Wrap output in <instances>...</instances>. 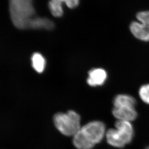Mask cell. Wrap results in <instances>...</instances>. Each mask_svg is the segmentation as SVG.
<instances>
[{
	"label": "cell",
	"mask_w": 149,
	"mask_h": 149,
	"mask_svg": "<svg viewBox=\"0 0 149 149\" xmlns=\"http://www.w3.org/2000/svg\"><path fill=\"white\" fill-rule=\"evenodd\" d=\"M136 99L127 95H118L113 101L114 108L112 109L113 116L117 120L132 122L137 117L135 106Z\"/></svg>",
	"instance_id": "cell-4"
},
{
	"label": "cell",
	"mask_w": 149,
	"mask_h": 149,
	"mask_svg": "<svg viewBox=\"0 0 149 149\" xmlns=\"http://www.w3.org/2000/svg\"><path fill=\"white\" fill-rule=\"evenodd\" d=\"M106 127L100 121H93L82 126L73 136V144L78 149H92L106 135Z\"/></svg>",
	"instance_id": "cell-1"
},
{
	"label": "cell",
	"mask_w": 149,
	"mask_h": 149,
	"mask_svg": "<svg viewBox=\"0 0 149 149\" xmlns=\"http://www.w3.org/2000/svg\"><path fill=\"white\" fill-rule=\"evenodd\" d=\"M146 149H149V147H148V148H147Z\"/></svg>",
	"instance_id": "cell-11"
},
{
	"label": "cell",
	"mask_w": 149,
	"mask_h": 149,
	"mask_svg": "<svg viewBox=\"0 0 149 149\" xmlns=\"http://www.w3.org/2000/svg\"><path fill=\"white\" fill-rule=\"evenodd\" d=\"M32 66L33 69L39 73H41L44 70L46 61L40 53H35L32 57Z\"/></svg>",
	"instance_id": "cell-9"
},
{
	"label": "cell",
	"mask_w": 149,
	"mask_h": 149,
	"mask_svg": "<svg viewBox=\"0 0 149 149\" xmlns=\"http://www.w3.org/2000/svg\"><path fill=\"white\" fill-rule=\"evenodd\" d=\"M9 11L12 22L18 29L31 28L36 17L33 0H9Z\"/></svg>",
	"instance_id": "cell-2"
},
{
	"label": "cell",
	"mask_w": 149,
	"mask_h": 149,
	"mask_svg": "<svg viewBox=\"0 0 149 149\" xmlns=\"http://www.w3.org/2000/svg\"><path fill=\"white\" fill-rule=\"evenodd\" d=\"M107 77V74L105 70L102 68H95L89 71L87 83L91 86L102 85L106 80Z\"/></svg>",
	"instance_id": "cell-8"
},
{
	"label": "cell",
	"mask_w": 149,
	"mask_h": 149,
	"mask_svg": "<svg viewBox=\"0 0 149 149\" xmlns=\"http://www.w3.org/2000/svg\"><path fill=\"white\" fill-rule=\"evenodd\" d=\"M140 22H132L130 29L136 38L144 41H149V11L140 12L136 15Z\"/></svg>",
	"instance_id": "cell-6"
},
{
	"label": "cell",
	"mask_w": 149,
	"mask_h": 149,
	"mask_svg": "<svg viewBox=\"0 0 149 149\" xmlns=\"http://www.w3.org/2000/svg\"><path fill=\"white\" fill-rule=\"evenodd\" d=\"M139 95L144 103L149 104V84L141 87L139 90Z\"/></svg>",
	"instance_id": "cell-10"
},
{
	"label": "cell",
	"mask_w": 149,
	"mask_h": 149,
	"mask_svg": "<svg viewBox=\"0 0 149 149\" xmlns=\"http://www.w3.org/2000/svg\"><path fill=\"white\" fill-rule=\"evenodd\" d=\"M115 128L109 129L106 134L108 143L117 148H122L132 141L134 130L131 122L117 120Z\"/></svg>",
	"instance_id": "cell-3"
},
{
	"label": "cell",
	"mask_w": 149,
	"mask_h": 149,
	"mask_svg": "<svg viewBox=\"0 0 149 149\" xmlns=\"http://www.w3.org/2000/svg\"><path fill=\"white\" fill-rule=\"evenodd\" d=\"M53 120L57 129L66 136H74L81 127L80 116L73 111L57 113Z\"/></svg>",
	"instance_id": "cell-5"
},
{
	"label": "cell",
	"mask_w": 149,
	"mask_h": 149,
	"mask_svg": "<svg viewBox=\"0 0 149 149\" xmlns=\"http://www.w3.org/2000/svg\"><path fill=\"white\" fill-rule=\"evenodd\" d=\"M79 0H50L49 7L51 13L55 17H61L63 15L62 7L63 3H65L70 8H74L79 5Z\"/></svg>",
	"instance_id": "cell-7"
}]
</instances>
